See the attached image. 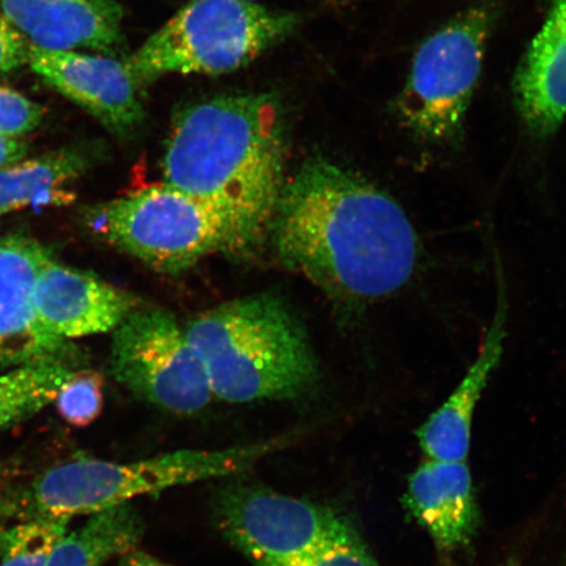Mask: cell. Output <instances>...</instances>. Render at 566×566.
I'll use <instances>...</instances> for the list:
<instances>
[{
	"label": "cell",
	"mask_w": 566,
	"mask_h": 566,
	"mask_svg": "<svg viewBox=\"0 0 566 566\" xmlns=\"http://www.w3.org/2000/svg\"><path fill=\"white\" fill-rule=\"evenodd\" d=\"M279 441L219 451L181 450L133 463L76 459L52 467L4 493L0 497V520L92 515L129 504L138 495L235 475L280 449Z\"/></svg>",
	"instance_id": "277c9868"
},
{
	"label": "cell",
	"mask_w": 566,
	"mask_h": 566,
	"mask_svg": "<svg viewBox=\"0 0 566 566\" xmlns=\"http://www.w3.org/2000/svg\"><path fill=\"white\" fill-rule=\"evenodd\" d=\"M242 2H253V0H242Z\"/></svg>",
	"instance_id": "83f0119b"
},
{
	"label": "cell",
	"mask_w": 566,
	"mask_h": 566,
	"mask_svg": "<svg viewBox=\"0 0 566 566\" xmlns=\"http://www.w3.org/2000/svg\"><path fill=\"white\" fill-rule=\"evenodd\" d=\"M87 167L86 154L62 148L0 169V216L28 207H67L75 201L71 184Z\"/></svg>",
	"instance_id": "e0dca14e"
},
{
	"label": "cell",
	"mask_w": 566,
	"mask_h": 566,
	"mask_svg": "<svg viewBox=\"0 0 566 566\" xmlns=\"http://www.w3.org/2000/svg\"><path fill=\"white\" fill-rule=\"evenodd\" d=\"M515 109L535 139L554 136L566 118V0H554L513 81Z\"/></svg>",
	"instance_id": "5bb4252c"
},
{
	"label": "cell",
	"mask_w": 566,
	"mask_h": 566,
	"mask_svg": "<svg viewBox=\"0 0 566 566\" xmlns=\"http://www.w3.org/2000/svg\"><path fill=\"white\" fill-rule=\"evenodd\" d=\"M66 360L20 366L0 375V431L32 419L55 400L75 373Z\"/></svg>",
	"instance_id": "d6986e66"
},
{
	"label": "cell",
	"mask_w": 566,
	"mask_h": 566,
	"mask_svg": "<svg viewBox=\"0 0 566 566\" xmlns=\"http://www.w3.org/2000/svg\"><path fill=\"white\" fill-rule=\"evenodd\" d=\"M142 534L144 523L136 509L129 504L106 509L63 536L46 566H103L136 549Z\"/></svg>",
	"instance_id": "ac0fdd59"
},
{
	"label": "cell",
	"mask_w": 566,
	"mask_h": 566,
	"mask_svg": "<svg viewBox=\"0 0 566 566\" xmlns=\"http://www.w3.org/2000/svg\"><path fill=\"white\" fill-rule=\"evenodd\" d=\"M60 416L75 428H86L103 412L104 378L94 370L71 375L54 400Z\"/></svg>",
	"instance_id": "44dd1931"
},
{
	"label": "cell",
	"mask_w": 566,
	"mask_h": 566,
	"mask_svg": "<svg viewBox=\"0 0 566 566\" xmlns=\"http://www.w3.org/2000/svg\"><path fill=\"white\" fill-rule=\"evenodd\" d=\"M118 566H169L158 558H155L150 555L145 554V552H140L134 549L129 552V554H125L123 560L119 562Z\"/></svg>",
	"instance_id": "484cf974"
},
{
	"label": "cell",
	"mask_w": 566,
	"mask_h": 566,
	"mask_svg": "<svg viewBox=\"0 0 566 566\" xmlns=\"http://www.w3.org/2000/svg\"><path fill=\"white\" fill-rule=\"evenodd\" d=\"M268 231L283 265L352 308L400 292L421 258L419 235L395 198L322 157L285 180Z\"/></svg>",
	"instance_id": "6da1fadb"
},
{
	"label": "cell",
	"mask_w": 566,
	"mask_h": 566,
	"mask_svg": "<svg viewBox=\"0 0 566 566\" xmlns=\"http://www.w3.org/2000/svg\"><path fill=\"white\" fill-rule=\"evenodd\" d=\"M308 566H379L356 528L322 552Z\"/></svg>",
	"instance_id": "603a6c76"
},
{
	"label": "cell",
	"mask_w": 566,
	"mask_h": 566,
	"mask_svg": "<svg viewBox=\"0 0 566 566\" xmlns=\"http://www.w3.org/2000/svg\"><path fill=\"white\" fill-rule=\"evenodd\" d=\"M184 329L218 399L233 405L298 399L318 379L302 325L275 296L223 303Z\"/></svg>",
	"instance_id": "3957f363"
},
{
	"label": "cell",
	"mask_w": 566,
	"mask_h": 566,
	"mask_svg": "<svg viewBox=\"0 0 566 566\" xmlns=\"http://www.w3.org/2000/svg\"><path fill=\"white\" fill-rule=\"evenodd\" d=\"M28 145L23 139L4 136L0 133V169L15 165L25 157Z\"/></svg>",
	"instance_id": "d4e9b609"
},
{
	"label": "cell",
	"mask_w": 566,
	"mask_h": 566,
	"mask_svg": "<svg viewBox=\"0 0 566 566\" xmlns=\"http://www.w3.org/2000/svg\"><path fill=\"white\" fill-rule=\"evenodd\" d=\"M497 304L479 356L450 398L417 430L424 454L434 460H467L471 446L473 413L491 375L504 353L507 325V294L497 260Z\"/></svg>",
	"instance_id": "9a60e30c"
},
{
	"label": "cell",
	"mask_w": 566,
	"mask_h": 566,
	"mask_svg": "<svg viewBox=\"0 0 566 566\" xmlns=\"http://www.w3.org/2000/svg\"><path fill=\"white\" fill-rule=\"evenodd\" d=\"M32 301L40 322L65 339L115 331L140 307L136 296L54 259L39 274Z\"/></svg>",
	"instance_id": "7c38bea8"
},
{
	"label": "cell",
	"mask_w": 566,
	"mask_h": 566,
	"mask_svg": "<svg viewBox=\"0 0 566 566\" xmlns=\"http://www.w3.org/2000/svg\"><path fill=\"white\" fill-rule=\"evenodd\" d=\"M71 518L48 516L0 530V566H46Z\"/></svg>",
	"instance_id": "ffe728a7"
},
{
	"label": "cell",
	"mask_w": 566,
	"mask_h": 566,
	"mask_svg": "<svg viewBox=\"0 0 566 566\" xmlns=\"http://www.w3.org/2000/svg\"><path fill=\"white\" fill-rule=\"evenodd\" d=\"M0 13L30 44L46 51L113 54L124 44L116 0H0Z\"/></svg>",
	"instance_id": "4fadbf2b"
},
{
	"label": "cell",
	"mask_w": 566,
	"mask_h": 566,
	"mask_svg": "<svg viewBox=\"0 0 566 566\" xmlns=\"http://www.w3.org/2000/svg\"><path fill=\"white\" fill-rule=\"evenodd\" d=\"M216 515L223 535L256 566H308L354 528L327 506L248 484L226 486Z\"/></svg>",
	"instance_id": "ba28073f"
},
{
	"label": "cell",
	"mask_w": 566,
	"mask_h": 566,
	"mask_svg": "<svg viewBox=\"0 0 566 566\" xmlns=\"http://www.w3.org/2000/svg\"><path fill=\"white\" fill-rule=\"evenodd\" d=\"M285 126L273 94L231 95L187 106L169 133L168 186L228 216L245 250L271 226L285 184Z\"/></svg>",
	"instance_id": "7a4b0ae2"
},
{
	"label": "cell",
	"mask_w": 566,
	"mask_h": 566,
	"mask_svg": "<svg viewBox=\"0 0 566 566\" xmlns=\"http://www.w3.org/2000/svg\"><path fill=\"white\" fill-rule=\"evenodd\" d=\"M111 371L139 399L176 415L200 412L214 398L186 329L166 310L138 307L119 323Z\"/></svg>",
	"instance_id": "9c48e42d"
},
{
	"label": "cell",
	"mask_w": 566,
	"mask_h": 566,
	"mask_svg": "<svg viewBox=\"0 0 566 566\" xmlns=\"http://www.w3.org/2000/svg\"><path fill=\"white\" fill-rule=\"evenodd\" d=\"M10 475V470L0 469V484L3 483L7 476Z\"/></svg>",
	"instance_id": "4316f807"
},
{
	"label": "cell",
	"mask_w": 566,
	"mask_h": 566,
	"mask_svg": "<svg viewBox=\"0 0 566 566\" xmlns=\"http://www.w3.org/2000/svg\"><path fill=\"white\" fill-rule=\"evenodd\" d=\"M84 219L105 243L163 273L187 271L214 252L245 250L224 212L166 182L96 205Z\"/></svg>",
	"instance_id": "8992f818"
},
{
	"label": "cell",
	"mask_w": 566,
	"mask_h": 566,
	"mask_svg": "<svg viewBox=\"0 0 566 566\" xmlns=\"http://www.w3.org/2000/svg\"><path fill=\"white\" fill-rule=\"evenodd\" d=\"M44 118L41 105L21 95L20 92L0 86V133L20 138L40 126Z\"/></svg>",
	"instance_id": "7402d4cb"
},
{
	"label": "cell",
	"mask_w": 566,
	"mask_h": 566,
	"mask_svg": "<svg viewBox=\"0 0 566 566\" xmlns=\"http://www.w3.org/2000/svg\"><path fill=\"white\" fill-rule=\"evenodd\" d=\"M302 18L242 0H192L125 65L140 84L168 74H224L293 34Z\"/></svg>",
	"instance_id": "5b68a950"
},
{
	"label": "cell",
	"mask_w": 566,
	"mask_h": 566,
	"mask_svg": "<svg viewBox=\"0 0 566 566\" xmlns=\"http://www.w3.org/2000/svg\"><path fill=\"white\" fill-rule=\"evenodd\" d=\"M28 65L118 137L130 136L144 123L139 86L125 62L112 56L46 51L30 45Z\"/></svg>",
	"instance_id": "8fae6325"
},
{
	"label": "cell",
	"mask_w": 566,
	"mask_h": 566,
	"mask_svg": "<svg viewBox=\"0 0 566 566\" xmlns=\"http://www.w3.org/2000/svg\"><path fill=\"white\" fill-rule=\"evenodd\" d=\"M52 259L48 247L25 233L0 238V366L75 364L73 346L52 334L33 307L35 281Z\"/></svg>",
	"instance_id": "30bf717a"
},
{
	"label": "cell",
	"mask_w": 566,
	"mask_h": 566,
	"mask_svg": "<svg viewBox=\"0 0 566 566\" xmlns=\"http://www.w3.org/2000/svg\"><path fill=\"white\" fill-rule=\"evenodd\" d=\"M502 4L504 0H479L417 49L396 111L421 144L449 147L462 139Z\"/></svg>",
	"instance_id": "52a82bcc"
},
{
	"label": "cell",
	"mask_w": 566,
	"mask_h": 566,
	"mask_svg": "<svg viewBox=\"0 0 566 566\" xmlns=\"http://www.w3.org/2000/svg\"><path fill=\"white\" fill-rule=\"evenodd\" d=\"M406 506L443 552L462 549L479 527V509L465 460L429 459L409 478Z\"/></svg>",
	"instance_id": "2e32d148"
},
{
	"label": "cell",
	"mask_w": 566,
	"mask_h": 566,
	"mask_svg": "<svg viewBox=\"0 0 566 566\" xmlns=\"http://www.w3.org/2000/svg\"><path fill=\"white\" fill-rule=\"evenodd\" d=\"M30 45L24 34L0 13V74L25 65Z\"/></svg>",
	"instance_id": "cb8c5ba5"
}]
</instances>
